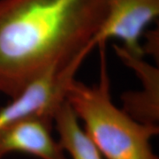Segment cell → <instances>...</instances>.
I'll return each instance as SVG.
<instances>
[{"mask_svg":"<svg viewBox=\"0 0 159 159\" xmlns=\"http://www.w3.org/2000/svg\"><path fill=\"white\" fill-rule=\"evenodd\" d=\"M103 0H0V93L14 99L55 66L96 46Z\"/></svg>","mask_w":159,"mask_h":159,"instance_id":"6da1fadb","label":"cell"},{"mask_svg":"<svg viewBox=\"0 0 159 159\" xmlns=\"http://www.w3.org/2000/svg\"><path fill=\"white\" fill-rule=\"evenodd\" d=\"M106 43L100 44V78L88 86L74 79L66 93L74 111L84 123V131L105 159H159L150 141L157 135V125L138 122L115 106L110 93Z\"/></svg>","mask_w":159,"mask_h":159,"instance_id":"7a4b0ae2","label":"cell"},{"mask_svg":"<svg viewBox=\"0 0 159 159\" xmlns=\"http://www.w3.org/2000/svg\"><path fill=\"white\" fill-rule=\"evenodd\" d=\"M85 52L66 65L55 66L2 109H0V129L20 119L34 115H51L66 100V89L74 80Z\"/></svg>","mask_w":159,"mask_h":159,"instance_id":"3957f363","label":"cell"},{"mask_svg":"<svg viewBox=\"0 0 159 159\" xmlns=\"http://www.w3.org/2000/svg\"><path fill=\"white\" fill-rule=\"evenodd\" d=\"M106 15L101 29L92 41L98 46L111 38L123 42L128 53L143 57L140 43L145 28L159 15V0H103Z\"/></svg>","mask_w":159,"mask_h":159,"instance_id":"277c9868","label":"cell"},{"mask_svg":"<svg viewBox=\"0 0 159 159\" xmlns=\"http://www.w3.org/2000/svg\"><path fill=\"white\" fill-rule=\"evenodd\" d=\"M54 117L34 115L0 129V159L11 152L29 154L40 159H67L52 136Z\"/></svg>","mask_w":159,"mask_h":159,"instance_id":"5b68a950","label":"cell"},{"mask_svg":"<svg viewBox=\"0 0 159 159\" xmlns=\"http://www.w3.org/2000/svg\"><path fill=\"white\" fill-rule=\"evenodd\" d=\"M114 49L122 62L136 73L143 87L140 92L129 91L123 94V111L140 123L158 125V69L146 62L143 57L128 53L122 46L114 44Z\"/></svg>","mask_w":159,"mask_h":159,"instance_id":"8992f818","label":"cell"},{"mask_svg":"<svg viewBox=\"0 0 159 159\" xmlns=\"http://www.w3.org/2000/svg\"><path fill=\"white\" fill-rule=\"evenodd\" d=\"M58 142L72 159H103L98 148L79 124V119L66 100L54 114Z\"/></svg>","mask_w":159,"mask_h":159,"instance_id":"52a82bcc","label":"cell"}]
</instances>
